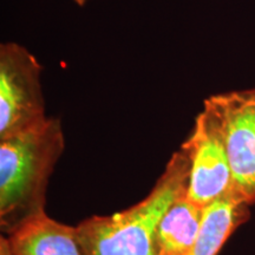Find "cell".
Wrapping results in <instances>:
<instances>
[{
	"mask_svg": "<svg viewBox=\"0 0 255 255\" xmlns=\"http://www.w3.org/2000/svg\"><path fill=\"white\" fill-rule=\"evenodd\" d=\"M205 208L180 195L162 215L156 228L154 255H187L197 240Z\"/></svg>",
	"mask_w": 255,
	"mask_h": 255,
	"instance_id": "cell-7",
	"label": "cell"
},
{
	"mask_svg": "<svg viewBox=\"0 0 255 255\" xmlns=\"http://www.w3.org/2000/svg\"><path fill=\"white\" fill-rule=\"evenodd\" d=\"M40 73V64L27 49L15 43L1 44L0 139L31 129L47 119Z\"/></svg>",
	"mask_w": 255,
	"mask_h": 255,
	"instance_id": "cell-3",
	"label": "cell"
},
{
	"mask_svg": "<svg viewBox=\"0 0 255 255\" xmlns=\"http://www.w3.org/2000/svg\"><path fill=\"white\" fill-rule=\"evenodd\" d=\"M64 146L62 123L52 117L0 139V227L6 235L45 213L47 183Z\"/></svg>",
	"mask_w": 255,
	"mask_h": 255,
	"instance_id": "cell-1",
	"label": "cell"
},
{
	"mask_svg": "<svg viewBox=\"0 0 255 255\" xmlns=\"http://www.w3.org/2000/svg\"><path fill=\"white\" fill-rule=\"evenodd\" d=\"M7 237L13 255H88L77 227L57 222L45 213Z\"/></svg>",
	"mask_w": 255,
	"mask_h": 255,
	"instance_id": "cell-6",
	"label": "cell"
},
{
	"mask_svg": "<svg viewBox=\"0 0 255 255\" xmlns=\"http://www.w3.org/2000/svg\"><path fill=\"white\" fill-rule=\"evenodd\" d=\"M248 208L234 191L207 207L199 237L187 255H218L235 229L250 218Z\"/></svg>",
	"mask_w": 255,
	"mask_h": 255,
	"instance_id": "cell-8",
	"label": "cell"
},
{
	"mask_svg": "<svg viewBox=\"0 0 255 255\" xmlns=\"http://www.w3.org/2000/svg\"><path fill=\"white\" fill-rule=\"evenodd\" d=\"M0 255H13L8 237H4V235L0 238Z\"/></svg>",
	"mask_w": 255,
	"mask_h": 255,
	"instance_id": "cell-9",
	"label": "cell"
},
{
	"mask_svg": "<svg viewBox=\"0 0 255 255\" xmlns=\"http://www.w3.org/2000/svg\"><path fill=\"white\" fill-rule=\"evenodd\" d=\"M190 161L181 146L141 202L108 216H92L77 226L88 255H154L158 221L169 206L186 193Z\"/></svg>",
	"mask_w": 255,
	"mask_h": 255,
	"instance_id": "cell-2",
	"label": "cell"
},
{
	"mask_svg": "<svg viewBox=\"0 0 255 255\" xmlns=\"http://www.w3.org/2000/svg\"><path fill=\"white\" fill-rule=\"evenodd\" d=\"M182 148L190 161L186 196L207 208L233 191V174L219 121L209 108L196 117L193 131Z\"/></svg>",
	"mask_w": 255,
	"mask_h": 255,
	"instance_id": "cell-5",
	"label": "cell"
},
{
	"mask_svg": "<svg viewBox=\"0 0 255 255\" xmlns=\"http://www.w3.org/2000/svg\"><path fill=\"white\" fill-rule=\"evenodd\" d=\"M72 1H75L76 4L79 5V6H83V5L87 4V2L89 1V0H72Z\"/></svg>",
	"mask_w": 255,
	"mask_h": 255,
	"instance_id": "cell-10",
	"label": "cell"
},
{
	"mask_svg": "<svg viewBox=\"0 0 255 255\" xmlns=\"http://www.w3.org/2000/svg\"><path fill=\"white\" fill-rule=\"evenodd\" d=\"M205 107L214 113L225 139L233 174V191L255 203V89L210 96Z\"/></svg>",
	"mask_w": 255,
	"mask_h": 255,
	"instance_id": "cell-4",
	"label": "cell"
}]
</instances>
